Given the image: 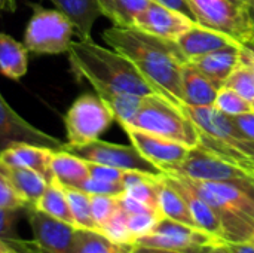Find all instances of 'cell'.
I'll return each mask as SVG.
<instances>
[{
	"mask_svg": "<svg viewBox=\"0 0 254 253\" xmlns=\"http://www.w3.org/2000/svg\"><path fill=\"white\" fill-rule=\"evenodd\" d=\"M101 15L109 18L116 27H134L135 18L152 0H97Z\"/></svg>",
	"mask_w": 254,
	"mask_h": 253,
	"instance_id": "obj_25",
	"label": "cell"
},
{
	"mask_svg": "<svg viewBox=\"0 0 254 253\" xmlns=\"http://www.w3.org/2000/svg\"><path fill=\"white\" fill-rule=\"evenodd\" d=\"M240 61L247 64L249 67H252L254 70V42L249 40L246 43L241 45L240 49Z\"/></svg>",
	"mask_w": 254,
	"mask_h": 253,
	"instance_id": "obj_41",
	"label": "cell"
},
{
	"mask_svg": "<svg viewBox=\"0 0 254 253\" xmlns=\"http://www.w3.org/2000/svg\"><path fill=\"white\" fill-rule=\"evenodd\" d=\"M51 171L54 180L60 183L63 188L80 189V186L89 177L88 161L67 149L52 151Z\"/></svg>",
	"mask_w": 254,
	"mask_h": 253,
	"instance_id": "obj_20",
	"label": "cell"
},
{
	"mask_svg": "<svg viewBox=\"0 0 254 253\" xmlns=\"http://www.w3.org/2000/svg\"><path fill=\"white\" fill-rule=\"evenodd\" d=\"M214 107L229 116H237V115L254 110L247 100H244L238 92H235L234 89L228 86H222L219 89L216 101H214Z\"/></svg>",
	"mask_w": 254,
	"mask_h": 253,
	"instance_id": "obj_32",
	"label": "cell"
},
{
	"mask_svg": "<svg viewBox=\"0 0 254 253\" xmlns=\"http://www.w3.org/2000/svg\"><path fill=\"white\" fill-rule=\"evenodd\" d=\"M104 42L127 57L152 86L174 104L182 103V72L186 57L176 40L153 36L137 27H110L103 31Z\"/></svg>",
	"mask_w": 254,
	"mask_h": 253,
	"instance_id": "obj_1",
	"label": "cell"
},
{
	"mask_svg": "<svg viewBox=\"0 0 254 253\" xmlns=\"http://www.w3.org/2000/svg\"><path fill=\"white\" fill-rule=\"evenodd\" d=\"M52 4L70 18L80 39H91L95 21L101 16L97 0H49Z\"/></svg>",
	"mask_w": 254,
	"mask_h": 253,
	"instance_id": "obj_21",
	"label": "cell"
},
{
	"mask_svg": "<svg viewBox=\"0 0 254 253\" xmlns=\"http://www.w3.org/2000/svg\"><path fill=\"white\" fill-rule=\"evenodd\" d=\"M0 253H24L18 249V245L16 243H10V242H6L3 239H0Z\"/></svg>",
	"mask_w": 254,
	"mask_h": 253,
	"instance_id": "obj_44",
	"label": "cell"
},
{
	"mask_svg": "<svg viewBox=\"0 0 254 253\" xmlns=\"http://www.w3.org/2000/svg\"><path fill=\"white\" fill-rule=\"evenodd\" d=\"M0 207L4 209H25L24 201L16 194L15 188L12 186L7 174L3 170L0 163Z\"/></svg>",
	"mask_w": 254,
	"mask_h": 253,
	"instance_id": "obj_36",
	"label": "cell"
},
{
	"mask_svg": "<svg viewBox=\"0 0 254 253\" xmlns=\"http://www.w3.org/2000/svg\"><path fill=\"white\" fill-rule=\"evenodd\" d=\"M182 103L189 107L214 106L219 86L190 63H185L182 72Z\"/></svg>",
	"mask_w": 254,
	"mask_h": 253,
	"instance_id": "obj_18",
	"label": "cell"
},
{
	"mask_svg": "<svg viewBox=\"0 0 254 253\" xmlns=\"http://www.w3.org/2000/svg\"><path fill=\"white\" fill-rule=\"evenodd\" d=\"M36 209L46 213V215H49V216H52V218H55V219H60L63 222L74 225L65 191L55 180L48 183L43 195L39 198V201L36 204Z\"/></svg>",
	"mask_w": 254,
	"mask_h": 253,
	"instance_id": "obj_27",
	"label": "cell"
},
{
	"mask_svg": "<svg viewBox=\"0 0 254 253\" xmlns=\"http://www.w3.org/2000/svg\"><path fill=\"white\" fill-rule=\"evenodd\" d=\"M34 246L40 253H73L77 228L55 219L36 207H25Z\"/></svg>",
	"mask_w": 254,
	"mask_h": 253,
	"instance_id": "obj_11",
	"label": "cell"
},
{
	"mask_svg": "<svg viewBox=\"0 0 254 253\" xmlns=\"http://www.w3.org/2000/svg\"><path fill=\"white\" fill-rule=\"evenodd\" d=\"M24 209H4L0 207V239L16 243L22 239L18 236V221Z\"/></svg>",
	"mask_w": 254,
	"mask_h": 253,
	"instance_id": "obj_35",
	"label": "cell"
},
{
	"mask_svg": "<svg viewBox=\"0 0 254 253\" xmlns=\"http://www.w3.org/2000/svg\"><path fill=\"white\" fill-rule=\"evenodd\" d=\"M204 253H231L228 251V248L225 246V243L223 245H216V246H211V248H208L207 251Z\"/></svg>",
	"mask_w": 254,
	"mask_h": 253,
	"instance_id": "obj_46",
	"label": "cell"
},
{
	"mask_svg": "<svg viewBox=\"0 0 254 253\" xmlns=\"http://www.w3.org/2000/svg\"><path fill=\"white\" fill-rule=\"evenodd\" d=\"M134 245L164 248L189 253H204L208 248L223 245L208 233L167 218H159L153 230L140 237Z\"/></svg>",
	"mask_w": 254,
	"mask_h": 253,
	"instance_id": "obj_9",
	"label": "cell"
},
{
	"mask_svg": "<svg viewBox=\"0 0 254 253\" xmlns=\"http://www.w3.org/2000/svg\"><path fill=\"white\" fill-rule=\"evenodd\" d=\"M183 110L199 128L198 148L254 174V142L238 130L229 115L214 106H183Z\"/></svg>",
	"mask_w": 254,
	"mask_h": 253,
	"instance_id": "obj_3",
	"label": "cell"
},
{
	"mask_svg": "<svg viewBox=\"0 0 254 253\" xmlns=\"http://www.w3.org/2000/svg\"><path fill=\"white\" fill-rule=\"evenodd\" d=\"M71 72L77 79L92 85L95 92L107 94H155L152 86L140 75L137 67L115 49H107L92 39L73 42L68 49Z\"/></svg>",
	"mask_w": 254,
	"mask_h": 253,
	"instance_id": "obj_2",
	"label": "cell"
},
{
	"mask_svg": "<svg viewBox=\"0 0 254 253\" xmlns=\"http://www.w3.org/2000/svg\"><path fill=\"white\" fill-rule=\"evenodd\" d=\"M232 121L235 122V125L238 127V130L250 140L254 142V110L247 112V113H241L237 116H231Z\"/></svg>",
	"mask_w": 254,
	"mask_h": 253,
	"instance_id": "obj_39",
	"label": "cell"
},
{
	"mask_svg": "<svg viewBox=\"0 0 254 253\" xmlns=\"http://www.w3.org/2000/svg\"><path fill=\"white\" fill-rule=\"evenodd\" d=\"M113 122V112L98 94L80 95L68 107L64 116L67 149L85 146L98 140Z\"/></svg>",
	"mask_w": 254,
	"mask_h": 253,
	"instance_id": "obj_6",
	"label": "cell"
},
{
	"mask_svg": "<svg viewBox=\"0 0 254 253\" xmlns=\"http://www.w3.org/2000/svg\"><path fill=\"white\" fill-rule=\"evenodd\" d=\"M129 127L179 142L192 149L199 143V128L188 116L183 107L156 92L143 98L141 109Z\"/></svg>",
	"mask_w": 254,
	"mask_h": 253,
	"instance_id": "obj_4",
	"label": "cell"
},
{
	"mask_svg": "<svg viewBox=\"0 0 254 253\" xmlns=\"http://www.w3.org/2000/svg\"><path fill=\"white\" fill-rule=\"evenodd\" d=\"M73 253H132V245H118L101 231L77 228Z\"/></svg>",
	"mask_w": 254,
	"mask_h": 253,
	"instance_id": "obj_26",
	"label": "cell"
},
{
	"mask_svg": "<svg viewBox=\"0 0 254 253\" xmlns=\"http://www.w3.org/2000/svg\"><path fill=\"white\" fill-rule=\"evenodd\" d=\"M231 253H254V245L252 242H229L225 243Z\"/></svg>",
	"mask_w": 254,
	"mask_h": 253,
	"instance_id": "obj_42",
	"label": "cell"
},
{
	"mask_svg": "<svg viewBox=\"0 0 254 253\" xmlns=\"http://www.w3.org/2000/svg\"><path fill=\"white\" fill-rule=\"evenodd\" d=\"M33 15L24 33V45L36 55H55L68 52L76 31L74 24L61 10L31 6Z\"/></svg>",
	"mask_w": 254,
	"mask_h": 253,
	"instance_id": "obj_5",
	"label": "cell"
},
{
	"mask_svg": "<svg viewBox=\"0 0 254 253\" xmlns=\"http://www.w3.org/2000/svg\"><path fill=\"white\" fill-rule=\"evenodd\" d=\"M195 24L196 21L193 18L152 0V3L137 15L134 27L158 37L177 40Z\"/></svg>",
	"mask_w": 254,
	"mask_h": 253,
	"instance_id": "obj_14",
	"label": "cell"
},
{
	"mask_svg": "<svg viewBox=\"0 0 254 253\" xmlns=\"http://www.w3.org/2000/svg\"><path fill=\"white\" fill-rule=\"evenodd\" d=\"M240 49L238 46L223 48L202 57L189 60L195 69H198L202 75H205L211 82H214L219 88H222L228 79V76L234 72V69L240 64Z\"/></svg>",
	"mask_w": 254,
	"mask_h": 253,
	"instance_id": "obj_19",
	"label": "cell"
},
{
	"mask_svg": "<svg viewBox=\"0 0 254 253\" xmlns=\"http://www.w3.org/2000/svg\"><path fill=\"white\" fill-rule=\"evenodd\" d=\"M146 95H138V94H107L101 95V98L107 103L110 110L115 115V121L119 122V125H129L137 113L141 109L143 98Z\"/></svg>",
	"mask_w": 254,
	"mask_h": 253,
	"instance_id": "obj_28",
	"label": "cell"
},
{
	"mask_svg": "<svg viewBox=\"0 0 254 253\" xmlns=\"http://www.w3.org/2000/svg\"><path fill=\"white\" fill-rule=\"evenodd\" d=\"M127 215V222H128V228L132 234V237L135 239V242L149 234L155 224L158 222V219L161 218L158 212H143V213H125Z\"/></svg>",
	"mask_w": 254,
	"mask_h": 253,
	"instance_id": "obj_34",
	"label": "cell"
},
{
	"mask_svg": "<svg viewBox=\"0 0 254 253\" xmlns=\"http://www.w3.org/2000/svg\"><path fill=\"white\" fill-rule=\"evenodd\" d=\"M28 69V49L6 33H0V73L9 79H21Z\"/></svg>",
	"mask_w": 254,
	"mask_h": 253,
	"instance_id": "obj_24",
	"label": "cell"
},
{
	"mask_svg": "<svg viewBox=\"0 0 254 253\" xmlns=\"http://www.w3.org/2000/svg\"><path fill=\"white\" fill-rule=\"evenodd\" d=\"M235 1H238V3H243V4H247V6H249V3H250V0H235Z\"/></svg>",
	"mask_w": 254,
	"mask_h": 253,
	"instance_id": "obj_48",
	"label": "cell"
},
{
	"mask_svg": "<svg viewBox=\"0 0 254 253\" xmlns=\"http://www.w3.org/2000/svg\"><path fill=\"white\" fill-rule=\"evenodd\" d=\"M88 171H89V177L92 179H98V180L110 182V183H122V177L127 170L88 161Z\"/></svg>",
	"mask_w": 254,
	"mask_h": 253,
	"instance_id": "obj_38",
	"label": "cell"
},
{
	"mask_svg": "<svg viewBox=\"0 0 254 253\" xmlns=\"http://www.w3.org/2000/svg\"><path fill=\"white\" fill-rule=\"evenodd\" d=\"M80 191L89 195H110V197H119L125 192L122 183H110L92 177H88L85 180V183L80 186Z\"/></svg>",
	"mask_w": 254,
	"mask_h": 253,
	"instance_id": "obj_37",
	"label": "cell"
},
{
	"mask_svg": "<svg viewBox=\"0 0 254 253\" xmlns=\"http://www.w3.org/2000/svg\"><path fill=\"white\" fill-rule=\"evenodd\" d=\"M164 179L174 189H177V192L183 197V200L186 201L188 209H189L196 227L199 230L208 233L210 236H213L217 242L226 243L223 225H222V221H220L219 215L216 213V210L207 201H204L201 197H198L180 177H177L174 174L164 173Z\"/></svg>",
	"mask_w": 254,
	"mask_h": 253,
	"instance_id": "obj_15",
	"label": "cell"
},
{
	"mask_svg": "<svg viewBox=\"0 0 254 253\" xmlns=\"http://www.w3.org/2000/svg\"><path fill=\"white\" fill-rule=\"evenodd\" d=\"M188 3L198 24L225 33L240 43L253 39L247 4L235 0H188Z\"/></svg>",
	"mask_w": 254,
	"mask_h": 253,
	"instance_id": "obj_7",
	"label": "cell"
},
{
	"mask_svg": "<svg viewBox=\"0 0 254 253\" xmlns=\"http://www.w3.org/2000/svg\"><path fill=\"white\" fill-rule=\"evenodd\" d=\"M33 143L54 151L67 149V143L36 128L18 115L0 94V154L13 143Z\"/></svg>",
	"mask_w": 254,
	"mask_h": 253,
	"instance_id": "obj_12",
	"label": "cell"
},
{
	"mask_svg": "<svg viewBox=\"0 0 254 253\" xmlns=\"http://www.w3.org/2000/svg\"><path fill=\"white\" fill-rule=\"evenodd\" d=\"M223 86H228L238 92L254 109V70L252 67L240 61V64L228 76Z\"/></svg>",
	"mask_w": 254,
	"mask_h": 253,
	"instance_id": "obj_30",
	"label": "cell"
},
{
	"mask_svg": "<svg viewBox=\"0 0 254 253\" xmlns=\"http://www.w3.org/2000/svg\"><path fill=\"white\" fill-rule=\"evenodd\" d=\"M153 1H158V3H161V4H164L167 7H171V9H176V10H179V12H182V13H185V15L195 19L188 0H153Z\"/></svg>",
	"mask_w": 254,
	"mask_h": 253,
	"instance_id": "obj_40",
	"label": "cell"
},
{
	"mask_svg": "<svg viewBox=\"0 0 254 253\" xmlns=\"http://www.w3.org/2000/svg\"><path fill=\"white\" fill-rule=\"evenodd\" d=\"M164 173L204 182H228L254 191V174L198 146L190 149L182 163L165 169Z\"/></svg>",
	"mask_w": 254,
	"mask_h": 253,
	"instance_id": "obj_8",
	"label": "cell"
},
{
	"mask_svg": "<svg viewBox=\"0 0 254 253\" xmlns=\"http://www.w3.org/2000/svg\"><path fill=\"white\" fill-rule=\"evenodd\" d=\"M176 43L188 61L202 57L205 54L223 49V48L243 45L238 40H235L234 37H231L225 33L207 28L198 22L195 25H192L186 33H183L176 40Z\"/></svg>",
	"mask_w": 254,
	"mask_h": 253,
	"instance_id": "obj_16",
	"label": "cell"
},
{
	"mask_svg": "<svg viewBox=\"0 0 254 253\" xmlns=\"http://www.w3.org/2000/svg\"><path fill=\"white\" fill-rule=\"evenodd\" d=\"M107 239H110L112 242L118 243V245H134L135 239L132 237L129 228H128V222H127V215L125 212L119 207L116 210V213L101 227L100 230Z\"/></svg>",
	"mask_w": 254,
	"mask_h": 253,
	"instance_id": "obj_31",
	"label": "cell"
},
{
	"mask_svg": "<svg viewBox=\"0 0 254 253\" xmlns=\"http://www.w3.org/2000/svg\"><path fill=\"white\" fill-rule=\"evenodd\" d=\"M132 253H189V252L173 251V249H164V248H152V246H143V245H132Z\"/></svg>",
	"mask_w": 254,
	"mask_h": 253,
	"instance_id": "obj_43",
	"label": "cell"
},
{
	"mask_svg": "<svg viewBox=\"0 0 254 253\" xmlns=\"http://www.w3.org/2000/svg\"><path fill=\"white\" fill-rule=\"evenodd\" d=\"M1 166L12 186L15 188L16 194L24 201L25 207H36L39 198L43 195L49 182L34 170L22 169V167H10L3 163Z\"/></svg>",
	"mask_w": 254,
	"mask_h": 253,
	"instance_id": "obj_22",
	"label": "cell"
},
{
	"mask_svg": "<svg viewBox=\"0 0 254 253\" xmlns=\"http://www.w3.org/2000/svg\"><path fill=\"white\" fill-rule=\"evenodd\" d=\"M89 197H91V212H92L94 221L98 230H101V227L119 209L118 197H110V195H89Z\"/></svg>",
	"mask_w": 254,
	"mask_h": 253,
	"instance_id": "obj_33",
	"label": "cell"
},
{
	"mask_svg": "<svg viewBox=\"0 0 254 253\" xmlns=\"http://www.w3.org/2000/svg\"><path fill=\"white\" fill-rule=\"evenodd\" d=\"M67 200H68V206H70V212L73 216V224L76 228L80 230H98L92 212H91V197L89 194L80 191V189H74V188H64Z\"/></svg>",
	"mask_w": 254,
	"mask_h": 253,
	"instance_id": "obj_29",
	"label": "cell"
},
{
	"mask_svg": "<svg viewBox=\"0 0 254 253\" xmlns=\"http://www.w3.org/2000/svg\"><path fill=\"white\" fill-rule=\"evenodd\" d=\"M0 10L4 12H15L16 10V0H0Z\"/></svg>",
	"mask_w": 254,
	"mask_h": 253,
	"instance_id": "obj_45",
	"label": "cell"
},
{
	"mask_svg": "<svg viewBox=\"0 0 254 253\" xmlns=\"http://www.w3.org/2000/svg\"><path fill=\"white\" fill-rule=\"evenodd\" d=\"M156 189H158V213L161 218H167V219L198 228L188 209L186 201L177 192V189H174L164 179V174L158 179Z\"/></svg>",
	"mask_w": 254,
	"mask_h": 253,
	"instance_id": "obj_23",
	"label": "cell"
},
{
	"mask_svg": "<svg viewBox=\"0 0 254 253\" xmlns=\"http://www.w3.org/2000/svg\"><path fill=\"white\" fill-rule=\"evenodd\" d=\"M247 242H252V243L254 245V230H253V233H252V236H250V239H249Z\"/></svg>",
	"mask_w": 254,
	"mask_h": 253,
	"instance_id": "obj_49",
	"label": "cell"
},
{
	"mask_svg": "<svg viewBox=\"0 0 254 253\" xmlns=\"http://www.w3.org/2000/svg\"><path fill=\"white\" fill-rule=\"evenodd\" d=\"M52 151L45 146H37L33 143H13L0 154V161L10 167L30 169L42 174L49 183L54 182L51 171V157Z\"/></svg>",
	"mask_w": 254,
	"mask_h": 253,
	"instance_id": "obj_17",
	"label": "cell"
},
{
	"mask_svg": "<svg viewBox=\"0 0 254 253\" xmlns=\"http://www.w3.org/2000/svg\"><path fill=\"white\" fill-rule=\"evenodd\" d=\"M249 13H250V19H252V25H253V40L254 42V0H250L249 3Z\"/></svg>",
	"mask_w": 254,
	"mask_h": 253,
	"instance_id": "obj_47",
	"label": "cell"
},
{
	"mask_svg": "<svg viewBox=\"0 0 254 253\" xmlns=\"http://www.w3.org/2000/svg\"><path fill=\"white\" fill-rule=\"evenodd\" d=\"M122 128L129 137L132 146H135L146 160L159 167L162 171L171 166L182 163L192 149L179 142L158 137L129 125H122Z\"/></svg>",
	"mask_w": 254,
	"mask_h": 253,
	"instance_id": "obj_13",
	"label": "cell"
},
{
	"mask_svg": "<svg viewBox=\"0 0 254 253\" xmlns=\"http://www.w3.org/2000/svg\"><path fill=\"white\" fill-rule=\"evenodd\" d=\"M74 155L83 158L89 163L106 164L110 167H116L121 170H131V171H141L150 176H162L164 171L146 160L135 146H125L118 143H109L103 140L91 142L85 146L70 148L67 149Z\"/></svg>",
	"mask_w": 254,
	"mask_h": 253,
	"instance_id": "obj_10",
	"label": "cell"
}]
</instances>
